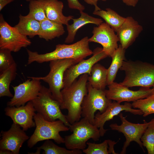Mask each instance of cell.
Here are the masks:
<instances>
[{"mask_svg":"<svg viewBox=\"0 0 154 154\" xmlns=\"http://www.w3.org/2000/svg\"><path fill=\"white\" fill-rule=\"evenodd\" d=\"M89 38L85 37L72 44H58L54 51L44 54H39L37 52L27 49V64H29L34 62L42 63L65 59H73L80 62L93 54V51L89 47Z\"/></svg>","mask_w":154,"mask_h":154,"instance_id":"obj_1","label":"cell"},{"mask_svg":"<svg viewBox=\"0 0 154 154\" xmlns=\"http://www.w3.org/2000/svg\"><path fill=\"white\" fill-rule=\"evenodd\" d=\"M89 76L87 74L81 75L70 86L61 90L62 102L60 108L68 110L66 117L70 124L79 121L82 116V103L88 93Z\"/></svg>","mask_w":154,"mask_h":154,"instance_id":"obj_2","label":"cell"},{"mask_svg":"<svg viewBox=\"0 0 154 154\" xmlns=\"http://www.w3.org/2000/svg\"><path fill=\"white\" fill-rule=\"evenodd\" d=\"M120 70L125 76L119 83L128 88L153 87L154 84V64L139 60H124Z\"/></svg>","mask_w":154,"mask_h":154,"instance_id":"obj_3","label":"cell"},{"mask_svg":"<svg viewBox=\"0 0 154 154\" xmlns=\"http://www.w3.org/2000/svg\"><path fill=\"white\" fill-rule=\"evenodd\" d=\"M33 119L36 128L28 141L29 147L31 148L38 142L47 140L52 139L58 144L64 143V138L61 136L59 133L68 131L69 128L62 121L58 119L48 121L38 113L35 114Z\"/></svg>","mask_w":154,"mask_h":154,"instance_id":"obj_4","label":"cell"},{"mask_svg":"<svg viewBox=\"0 0 154 154\" xmlns=\"http://www.w3.org/2000/svg\"><path fill=\"white\" fill-rule=\"evenodd\" d=\"M68 127L72 133L65 137L64 143L69 150H82L86 148L89 139L96 141L101 137L99 129L83 117Z\"/></svg>","mask_w":154,"mask_h":154,"instance_id":"obj_5","label":"cell"},{"mask_svg":"<svg viewBox=\"0 0 154 154\" xmlns=\"http://www.w3.org/2000/svg\"><path fill=\"white\" fill-rule=\"evenodd\" d=\"M49 62L50 70L47 75L44 77H32L47 83L53 97L60 104L62 102L61 91L64 86V72L70 66L80 62L73 59H65L54 60Z\"/></svg>","mask_w":154,"mask_h":154,"instance_id":"obj_6","label":"cell"},{"mask_svg":"<svg viewBox=\"0 0 154 154\" xmlns=\"http://www.w3.org/2000/svg\"><path fill=\"white\" fill-rule=\"evenodd\" d=\"M31 101L36 111L45 120L53 121L58 119L67 126L69 127L71 124L66 115L62 112L60 103L54 98L48 88L42 86L38 96Z\"/></svg>","mask_w":154,"mask_h":154,"instance_id":"obj_7","label":"cell"},{"mask_svg":"<svg viewBox=\"0 0 154 154\" xmlns=\"http://www.w3.org/2000/svg\"><path fill=\"white\" fill-rule=\"evenodd\" d=\"M88 93L82 104V116L94 125L95 113L97 110L102 113L112 102L106 97L105 90L93 88L88 82Z\"/></svg>","mask_w":154,"mask_h":154,"instance_id":"obj_8","label":"cell"},{"mask_svg":"<svg viewBox=\"0 0 154 154\" xmlns=\"http://www.w3.org/2000/svg\"><path fill=\"white\" fill-rule=\"evenodd\" d=\"M31 44L27 36L21 34L14 26L9 25L4 19L2 15L0 16V49H5L17 52L23 48Z\"/></svg>","mask_w":154,"mask_h":154,"instance_id":"obj_9","label":"cell"},{"mask_svg":"<svg viewBox=\"0 0 154 154\" xmlns=\"http://www.w3.org/2000/svg\"><path fill=\"white\" fill-rule=\"evenodd\" d=\"M119 116L121 122V124L118 125L116 123H112L110 127L112 130L122 133L125 138V141L120 153L125 154L127 148L133 141L137 143L144 151L141 139L148 126L149 122L144 120L143 123H135L127 121L122 113H120Z\"/></svg>","mask_w":154,"mask_h":154,"instance_id":"obj_10","label":"cell"},{"mask_svg":"<svg viewBox=\"0 0 154 154\" xmlns=\"http://www.w3.org/2000/svg\"><path fill=\"white\" fill-rule=\"evenodd\" d=\"M93 52L92 57L72 65L66 70L64 76V88L70 86L79 76L82 74H87L90 75L93 66L108 56L102 48L97 47Z\"/></svg>","mask_w":154,"mask_h":154,"instance_id":"obj_11","label":"cell"},{"mask_svg":"<svg viewBox=\"0 0 154 154\" xmlns=\"http://www.w3.org/2000/svg\"><path fill=\"white\" fill-rule=\"evenodd\" d=\"M18 86H12L14 94L7 103L8 106L19 107L35 99L42 87L40 80L32 77Z\"/></svg>","mask_w":154,"mask_h":154,"instance_id":"obj_12","label":"cell"},{"mask_svg":"<svg viewBox=\"0 0 154 154\" xmlns=\"http://www.w3.org/2000/svg\"><path fill=\"white\" fill-rule=\"evenodd\" d=\"M105 90L107 97L111 100L121 103L123 102H134L146 98L153 94V89L150 88L141 87L139 90L133 91L119 83L114 82Z\"/></svg>","mask_w":154,"mask_h":154,"instance_id":"obj_13","label":"cell"},{"mask_svg":"<svg viewBox=\"0 0 154 154\" xmlns=\"http://www.w3.org/2000/svg\"><path fill=\"white\" fill-rule=\"evenodd\" d=\"M93 35L89 38L90 42L99 43L103 47V51L109 57H111L119 46V39L114 30L107 23L103 22L94 27Z\"/></svg>","mask_w":154,"mask_h":154,"instance_id":"obj_14","label":"cell"},{"mask_svg":"<svg viewBox=\"0 0 154 154\" xmlns=\"http://www.w3.org/2000/svg\"><path fill=\"white\" fill-rule=\"evenodd\" d=\"M132 104L127 102L123 104L114 101L110 104L102 113L98 112L95 116L94 125L98 128L101 137L103 136L107 129L104 128L105 123L113 119L114 116L119 115L121 112L125 111L135 115H142L143 113L139 109L132 108Z\"/></svg>","mask_w":154,"mask_h":154,"instance_id":"obj_15","label":"cell"},{"mask_svg":"<svg viewBox=\"0 0 154 154\" xmlns=\"http://www.w3.org/2000/svg\"><path fill=\"white\" fill-rule=\"evenodd\" d=\"M19 125L13 123L7 131H2L1 139L0 141L1 150H8L13 154L19 153L23 143L29 138L25 131Z\"/></svg>","mask_w":154,"mask_h":154,"instance_id":"obj_16","label":"cell"},{"mask_svg":"<svg viewBox=\"0 0 154 154\" xmlns=\"http://www.w3.org/2000/svg\"><path fill=\"white\" fill-rule=\"evenodd\" d=\"M4 110L5 115L10 117L13 123L19 125L24 131L35 127L33 119L36 111L32 101L19 107L8 106Z\"/></svg>","mask_w":154,"mask_h":154,"instance_id":"obj_17","label":"cell"},{"mask_svg":"<svg viewBox=\"0 0 154 154\" xmlns=\"http://www.w3.org/2000/svg\"><path fill=\"white\" fill-rule=\"evenodd\" d=\"M143 30L142 26L133 17H126L116 32L120 44L125 49H127L135 41Z\"/></svg>","mask_w":154,"mask_h":154,"instance_id":"obj_18","label":"cell"},{"mask_svg":"<svg viewBox=\"0 0 154 154\" xmlns=\"http://www.w3.org/2000/svg\"><path fill=\"white\" fill-rule=\"evenodd\" d=\"M64 4L62 2L58 0H45V10L47 18L51 21L66 26L73 18L72 15L64 16L62 10Z\"/></svg>","mask_w":154,"mask_h":154,"instance_id":"obj_19","label":"cell"},{"mask_svg":"<svg viewBox=\"0 0 154 154\" xmlns=\"http://www.w3.org/2000/svg\"><path fill=\"white\" fill-rule=\"evenodd\" d=\"M80 16L79 18H72V19L73 21V23L66 26L68 35L64 41L66 43L73 42L78 30L85 25L92 23L98 26L103 22L101 19L93 17L83 11H80Z\"/></svg>","mask_w":154,"mask_h":154,"instance_id":"obj_20","label":"cell"},{"mask_svg":"<svg viewBox=\"0 0 154 154\" xmlns=\"http://www.w3.org/2000/svg\"><path fill=\"white\" fill-rule=\"evenodd\" d=\"M40 22V29L38 36L48 41L59 37L65 33L63 25L46 19Z\"/></svg>","mask_w":154,"mask_h":154,"instance_id":"obj_21","label":"cell"},{"mask_svg":"<svg viewBox=\"0 0 154 154\" xmlns=\"http://www.w3.org/2000/svg\"><path fill=\"white\" fill-rule=\"evenodd\" d=\"M18 23L14 27L23 35L32 38L39 34L40 22L27 15L20 14Z\"/></svg>","mask_w":154,"mask_h":154,"instance_id":"obj_22","label":"cell"},{"mask_svg":"<svg viewBox=\"0 0 154 154\" xmlns=\"http://www.w3.org/2000/svg\"><path fill=\"white\" fill-rule=\"evenodd\" d=\"M108 69L97 63L92 66L88 82L94 88L105 90L107 85Z\"/></svg>","mask_w":154,"mask_h":154,"instance_id":"obj_23","label":"cell"},{"mask_svg":"<svg viewBox=\"0 0 154 154\" xmlns=\"http://www.w3.org/2000/svg\"><path fill=\"white\" fill-rule=\"evenodd\" d=\"M125 49L120 44L118 48L112 56V62L108 69L107 85L113 82L116 78L117 72L122 66L125 60Z\"/></svg>","mask_w":154,"mask_h":154,"instance_id":"obj_24","label":"cell"},{"mask_svg":"<svg viewBox=\"0 0 154 154\" xmlns=\"http://www.w3.org/2000/svg\"><path fill=\"white\" fill-rule=\"evenodd\" d=\"M17 66L16 63L2 73L0 74V97L7 96L12 98L9 86L11 82L16 75Z\"/></svg>","mask_w":154,"mask_h":154,"instance_id":"obj_25","label":"cell"},{"mask_svg":"<svg viewBox=\"0 0 154 154\" xmlns=\"http://www.w3.org/2000/svg\"><path fill=\"white\" fill-rule=\"evenodd\" d=\"M93 14L102 17L115 32L117 31L125 18L110 8H106L105 10L101 9L94 11Z\"/></svg>","mask_w":154,"mask_h":154,"instance_id":"obj_26","label":"cell"},{"mask_svg":"<svg viewBox=\"0 0 154 154\" xmlns=\"http://www.w3.org/2000/svg\"><path fill=\"white\" fill-rule=\"evenodd\" d=\"M45 0H31L27 16L40 22L47 19L45 10Z\"/></svg>","mask_w":154,"mask_h":154,"instance_id":"obj_27","label":"cell"},{"mask_svg":"<svg viewBox=\"0 0 154 154\" xmlns=\"http://www.w3.org/2000/svg\"><path fill=\"white\" fill-rule=\"evenodd\" d=\"M37 148L43 150L44 154H82L83 152L80 149L69 150L60 147L49 140H46L41 146Z\"/></svg>","mask_w":154,"mask_h":154,"instance_id":"obj_28","label":"cell"},{"mask_svg":"<svg viewBox=\"0 0 154 154\" xmlns=\"http://www.w3.org/2000/svg\"><path fill=\"white\" fill-rule=\"evenodd\" d=\"M141 140L143 146L146 148L148 154H154V118L149 122Z\"/></svg>","mask_w":154,"mask_h":154,"instance_id":"obj_29","label":"cell"},{"mask_svg":"<svg viewBox=\"0 0 154 154\" xmlns=\"http://www.w3.org/2000/svg\"><path fill=\"white\" fill-rule=\"evenodd\" d=\"M131 104L133 108L141 111L144 117L154 114V96L152 95L133 102Z\"/></svg>","mask_w":154,"mask_h":154,"instance_id":"obj_30","label":"cell"},{"mask_svg":"<svg viewBox=\"0 0 154 154\" xmlns=\"http://www.w3.org/2000/svg\"><path fill=\"white\" fill-rule=\"evenodd\" d=\"M86 144L87 147L82 150V152L86 154H109L108 140L100 143L87 142Z\"/></svg>","mask_w":154,"mask_h":154,"instance_id":"obj_31","label":"cell"},{"mask_svg":"<svg viewBox=\"0 0 154 154\" xmlns=\"http://www.w3.org/2000/svg\"><path fill=\"white\" fill-rule=\"evenodd\" d=\"M10 50L0 49V74L11 67L15 63Z\"/></svg>","mask_w":154,"mask_h":154,"instance_id":"obj_32","label":"cell"},{"mask_svg":"<svg viewBox=\"0 0 154 154\" xmlns=\"http://www.w3.org/2000/svg\"><path fill=\"white\" fill-rule=\"evenodd\" d=\"M69 7L71 9H77L80 12L83 11L85 9L78 0H67Z\"/></svg>","mask_w":154,"mask_h":154,"instance_id":"obj_33","label":"cell"},{"mask_svg":"<svg viewBox=\"0 0 154 154\" xmlns=\"http://www.w3.org/2000/svg\"><path fill=\"white\" fill-rule=\"evenodd\" d=\"M84 1L87 3L93 5L95 7L94 11H98L101 9L97 5L98 2L99 1L101 0L103 1H106L107 0H84Z\"/></svg>","mask_w":154,"mask_h":154,"instance_id":"obj_34","label":"cell"},{"mask_svg":"<svg viewBox=\"0 0 154 154\" xmlns=\"http://www.w3.org/2000/svg\"><path fill=\"white\" fill-rule=\"evenodd\" d=\"M108 140L109 154H116L114 149V146L116 143V142L109 139H108Z\"/></svg>","mask_w":154,"mask_h":154,"instance_id":"obj_35","label":"cell"},{"mask_svg":"<svg viewBox=\"0 0 154 154\" xmlns=\"http://www.w3.org/2000/svg\"><path fill=\"white\" fill-rule=\"evenodd\" d=\"M122 2L127 6L133 7H135L139 0H121Z\"/></svg>","mask_w":154,"mask_h":154,"instance_id":"obj_36","label":"cell"},{"mask_svg":"<svg viewBox=\"0 0 154 154\" xmlns=\"http://www.w3.org/2000/svg\"><path fill=\"white\" fill-rule=\"evenodd\" d=\"M14 0H3L0 2V11L7 4L13 1Z\"/></svg>","mask_w":154,"mask_h":154,"instance_id":"obj_37","label":"cell"},{"mask_svg":"<svg viewBox=\"0 0 154 154\" xmlns=\"http://www.w3.org/2000/svg\"><path fill=\"white\" fill-rule=\"evenodd\" d=\"M0 154H13L11 151L8 150H0Z\"/></svg>","mask_w":154,"mask_h":154,"instance_id":"obj_38","label":"cell"},{"mask_svg":"<svg viewBox=\"0 0 154 154\" xmlns=\"http://www.w3.org/2000/svg\"><path fill=\"white\" fill-rule=\"evenodd\" d=\"M153 94L152 95H153V96H154V84L153 85Z\"/></svg>","mask_w":154,"mask_h":154,"instance_id":"obj_39","label":"cell"},{"mask_svg":"<svg viewBox=\"0 0 154 154\" xmlns=\"http://www.w3.org/2000/svg\"><path fill=\"white\" fill-rule=\"evenodd\" d=\"M27 2H29L31 0H25Z\"/></svg>","mask_w":154,"mask_h":154,"instance_id":"obj_40","label":"cell"},{"mask_svg":"<svg viewBox=\"0 0 154 154\" xmlns=\"http://www.w3.org/2000/svg\"><path fill=\"white\" fill-rule=\"evenodd\" d=\"M3 0H0V2L1 1H3Z\"/></svg>","mask_w":154,"mask_h":154,"instance_id":"obj_41","label":"cell"}]
</instances>
